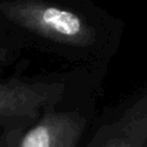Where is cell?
Returning a JSON list of instances; mask_svg holds the SVG:
<instances>
[{"label":"cell","instance_id":"cell-2","mask_svg":"<svg viewBox=\"0 0 147 147\" xmlns=\"http://www.w3.org/2000/svg\"><path fill=\"white\" fill-rule=\"evenodd\" d=\"M62 83H0V117H32L62 98Z\"/></svg>","mask_w":147,"mask_h":147},{"label":"cell","instance_id":"cell-5","mask_svg":"<svg viewBox=\"0 0 147 147\" xmlns=\"http://www.w3.org/2000/svg\"><path fill=\"white\" fill-rule=\"evenodd\" d=\"M4 53H5L4 49H0V57H1V54H4Z\"/></svg>","mask_w":147,"mask_h":147},{"label":"cell","instance_id":"cell-1","mask_svg":"<svg viewBox=\"0 0 147 147\" xmlns=\"http://www.w3.org/2000/svg\"><path fill=\"white\" fill-rule=\"evenodd\" d=\"M9 21L52 41L74 47H89L96 31L75 12L38 0H16L0 4Z\"/></svg>","mask_w":147,"mask_h":147},{"label":"cell","instance_id":"cell-3","mask_svg":"<svg viewBox=\"0 0 147 147\" xmlns=\"http://www.w3.org/2000/svg\"><path fill=\"white\" fill-rule=\"evenodd\" d=\"M88 147H147V92L116 121L102 127Z\"/></svg>","mask_w":147,"mask_h":147},{"label":"cell","instance_id":"cell-4","mask_svg":"<svg viewBox=\"0 0 147 147\" xmlns=\"http://www.w3.org/2000/svg\"><path fill=\"white\" fill-rule=\"evenodd\" d=\"M85 119L76 112L48 114L22 137L18 147H75Z\"/></svg>","mask_w":147,"mask_h":147}]
</instances>
